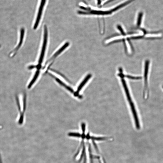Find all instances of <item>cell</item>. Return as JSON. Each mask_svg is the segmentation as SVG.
Segmentation results:
<instances>
[{"label":"cell","mask_w":163,"mask_h":163,"mask_svg":"<svg viewBox=\"0 0 163 163\" xmlns=\"http://www.w3.org/2000/svg\"><path fill=\"white\" fill-rule=\"evenodd\" d=\"M108 139V138L106 137H95L91 136H90V139H92L93 140L102 141L106 140Z\"/></svg>","instance_id":"obj_9"},{"label":"cell","mask_w":163,"mask_h":163,"mask_svg":"<svg viewBox=\"0 0 163 163\" xmlns=\"http://www.w3.org/2000/svg\"><path fill=\"white\" fill-rule=\"evenodd\" d=\"M48 29L46 25L44 26V38L43 43V47H42V50L41 55L40 57L39 61V65L41 66L42 63L43 62V59L45 55V51L46 48V46L48 41Z\"/></svg>","instance_id":"obj_1"},{"label":"cell","mask_w":163,"mask_h":163,"mask_svg":"<svg viewBox=\"0 0 163 163\" xmlns=\"http://www.w3.org/2000/svg\"><path fill=\"white\" fill-rule=\"evenodd\" d=\"M36 68V66L35 65H31L28 67V69L29 70L35 68Z\"/></svg>","instance_id":"obj_13"},{"label":"cell","mask_w":163,"mask_h":163,"mask_svg":"<svg viewBox=\"0 0 163 163\" xmlns=\"http://www.w3.org/2000/svg\"><path fill=\"white\" fill-rule=\"evenodd\" d=\"M92 77V75L91 74H89L84 79L82 82L81 83L80 85L79 86L78 88L77 91L74 93V95L75 96H79V92L82 87L85 85L86 83Z\"/></svg>","instance_id":"obj_4"},{"label":"cell","mask_w":163,"mask_h":163,"mask_svg":"<svg viewBox=\"0 0 163 163\" xmlns=\"http://www.w3.org/2000/svg\"><path fill=\"white\" fill-rule=\"evenodd\" d=\"M68 135L70 136H74L77 137H81V135L79 133H70L68 134Z\"/></svg>","instance_id":"obj_10"},{"label":"cell","mask_w":163,"mask_h":163,"mask_svg":"<svg viewBox=\"0 0 163 163\" xmlns=\"http://www.w3.org/2000/svg\"><path fill=\"white\" fill-rule=\"evenodd\" d=\"M124 77H126L130 79H131L132 80H140L141 79V77H133L132 76H129V75H124Z\"/></svg>","instance_id":"obj_11"},{"label":"cell","mask_w":163,"mask_h":163,"mask_svg":"<svg viewBox=\"0 0 163 163\" xmlns=\"http://www.w3.org/2000/svg\"><path fill=\"white\" fill-rule=\"evenodd\" d=\"M124 78H121L122 82V85L124 87V90L126 94V96H127L128 101L129 102L132 101V100L130 96L128 87L126 84L125 80L124 79Z\"/></svg>","instance_id":"obj_5"},{"label":"cell","mask_w":163,"mask_h":163,"mask_svg":"<svg viewBox=\"0 0 163 163\" xmlns=\"http://www.w3.org/2000/svg\"><path fill=\"white\" fill-rule=\"evenodd\" d=\"M40 73V71L39 70H38L36 71L35 73V76L33 78L32 81L30 83L29 85L28 86V88H30L32 86V85L36 81L37 79V78L39 75Z\"/></svg>","instance_id":"obj_8"},{"label":"cell","mask_w":163,"mask_h":163,"mask_svg":"<svg viewBox=\"0 0 163 163\" xmlns=\"http://www.w3.org/2000/svg\"><path fill=\"white\" fill-rule=\"evenodd\" d=\"M50 75L53 77H54L55 78V79L57 82H58L62 86L65 88L66 89H67V90L69 91L71 93H73L74 92V90H73V89H72L70 87L67 85L64 82H63L61 80H60L59 79L55 77H53V75L51 74H50Z\"/></svg>","instance_id":"obj_7"},{"label":"cell","mask_w":163,"mask_h":163,"mask_svg":"<svg viewBox=\"0 0 163 163\" xmlns=\"http://www.w3.org/2000/svg\"><path fill=\"white\" fill-rule=\"evenodd\" d=\"M81 127L83 133H85L86 130V125L85 123H82L81 124Z\"/></svg>","instance_id":"obj_12"},{"label":"cell","mask_w":163,"mask_h":163,"mask_svg":"<svg viewBox=\"0 0 163 163\" xmlns=\"http://www.w3.org/2000/svg\"><path fill=\"white\" fill-rule=\"evenodd\" d=\"M129 103L131 111L133 115L136 128L137 129H139L140 128V123L134 104L132 102H130Z\"/></svg>","instance_id":"obj_3"},{"label":"cell","mask_w":163,"mask_h":163,"mask_svg":"<svg viewBox=\"0 0 163 163\" xmlns=\"http://www.w3.org/2000/svg\"><path fill=\"white\" fill-rule=\"evenodd\" d=\"M150 61L148 60L146 61L145 65V69L144 72V97L146 96V93L148 96V75Z\"/></svg>","instance_id":"obj_2"},{"label":"cell","mask_w":163,"mask_h":163,"mask_svg":"<svg viewBox=\"0 0 163 163\" xmlns=\"http://www.w3.org/2000/svg\"><path fill=\"white\" fill-rule=\"evenodd\" d=\"M69 45V43H67L64 44V45L62 46L61 48H60L58 51H57L54 55L49 60V61L53 60L57 56L59 55L62 52L64 51L67 47Z\"/></svg>","instance_id":"obj_6"}]
</instances>
